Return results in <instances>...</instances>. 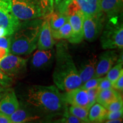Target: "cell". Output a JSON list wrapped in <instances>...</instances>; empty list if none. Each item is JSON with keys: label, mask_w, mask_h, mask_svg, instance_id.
Masks as SVG:
<instances>
[{"label": "cell", "mask_w": 123, "mask_h": 123, "mask_svg": "<svg viewBox=\"0 0 123 123\" xmlns=\"http://www.w3.org/2000/svg\"><path fill=\"white\" fill-rule=\"evenodd\" d=\"M20 25V21L12 11L11 0H0V28L6 29L12 35Z\"/></svg>", "instance_id": "cell-7"}, {"label": "cell", "mask_w": 123, "mask_h": 123, "mask_svg": "<svg viewBox=\"0 0 123 123\" xmlns=\"http://www.w3.org/2000/svg\"><path fill=\"white\" fill-rule=\"evenodd\" d=\"M54 44L55 41L52 34L50 20L48 16H46L40 28L37 47L40 50H47L52 49Z\"/></svg>", "instance_id": "cell-11"}, {"label": "cell", "mask_w": 123, "mask_h": 123, "mask_svg": "<svg viewBox=\"0 0 123 123\" xmlns=\"http://www.w3.org/2000/svg\"><path fill=\"white\" fill-rule=\"evenodd\" d=\"M47 16L50 20V26L52 30H57L68 21L69 17L68 15L59 13V12H53Z\"/></svg>", "instance_id": "cell-21"}, {"label": "cell", "mask_w": 123, "mask_h": 123, "mask_svg": "<svg viewBox=\"0 0 123 123\" xmlns=\"http://www.w3.org/2000/svg\"><path fill=\"white\" fill-rule=\"evenodd\" d=\"M72 29L69 21L65 23L62 26L56 30H52L53 37L55 39H67L71 37Z\"/></svg>", "instance_id": "cell-22"}, {"label": "cell", "mask_w": 123, "mask_h": 123, "mask_svg": "<svg viewBox=\"0 0 123 123\" xmlns=\"http://www.w3.org/2000/svg\"><path fill=\"white\" fill-rule=\"evenodd\" d=\"M0 123H12L9 116L0 112Z\"/></svg>", "instance_id": "cell-35"}, {"label": "cell", "mask_w": 123, "mask_h": 123, "mask_svg": "<svg viewBox=\"0 0 123 123\" xmlns=\"http://www.w3.org/2000/svg\"><path fill=\"white\" fill-rule=\"evenodd\" d=\"M19 107V101L14 91L9 88L0 99V112L9 116Z\"/></svg>", "instance_id": "cell-13"}, {"label": "cell", "mask_w": 123, "mask_h": 123, "mask_svg": "<svg viewBox=\"0 0 123 123\" xmlns=\"http://www.w3.org/2000/svg\"><path fill=\"white\" fill-rule=\"evenodd\" d=\"M12 83H13V79L11 77L4 73L0 68V84L3 87L8 88L12 86Z\"/></svg>", "instance_id": "cell-30"}, {"label": "cell", "mask_w": 123, "mask_h": 123, "mask_svg": "<svg viewBox=\"0 0 123 123\" xmlns=\"http://www.w3.org/2000/svg\"><path fill=\"white\" fill-rule=\"evenodd\" d=\"M122 121H123V117L119 118V119H117L105 120V121H104V122H105L106 123H120L122 122Z\"/></svg>", "instance_id": "cell-37"}, {"label": "cell", "mask_w": 123, "mask_h": 123, "mask_svg": "<svg viewBox=\"0 0 123 123\" xmlns=\"http://www.w3.org/2000/svg\"><path fill=\"white\" fill-rule=\"evenodd\" d=\"M84 15L80 11H78L69 16L68 21L72 29L71 37L68 38L69 42L78 44L84 39L83 21Z\"/></svg>", "instance_id": "cell-10"}, {"label": "cell", "mask_w": 123, "mask_h": 123, "mask_svg": "<svg viewBox=\"0 0 123 123\" xmlns=\"http://www.w3.org/2000/svg\"><path fill=\"white\" fill-rule=\"evenodd\" d=\"M0 87H3V86H2V85H1V84H0Z\"/></svg>", "instance_id": "cell-40"}, {"label": "cell", "mask_w": 123, "mask_h": 123, "mask_svg": "<svg viewBox=\"0 0 123 123\" xmlns=\"http://www.w3.org/2000/svg\"><path fill=\"white\" fill-rule=\"evenodd\" d=\"M123 0H100L101 11L109 18L117 16L123 7Z\"/></svg>", "instance_id": "cell-17"}, {"label": "cell", "mask_w": 123, "mask_h": 123, "mask_svg": "<svg viewBox=\"0 0 123 123\" xmlns=\"http://www.w3.org/2000/svg\"><path fill=\"white\" fill-rule=\"evenodd\" d=\"M14 14L19 21H29L43 17L39 0H11Z\"/></svg>", "instance_id": "cell-5"}, {"label": "cell", "mask_w": 123, "mask_h": 123, "mask_svg": "<svg viewBox=\"0 0 123 123\" xmlns=\"http://www.w3.org/2000/svg\"><path fill=\"white\" fill-rule=\"evenodd\" d=\"M61 1L62 0H55V4H56V5H57L59 4Z\"/></svg>", "instance_id": "cell-39"}, {"label": "cell", "mask_w": 123, "mask_h": 123, "mask_svg": "<svg viewBox=\"0 0 123 123\" xmlns=\"http://www.w3.org/2000/svg\"><path fill=\"white\" fill-rule=\"evenodd\" d=\"M107 111L103 106L95 103L90 107L88 111V119L90 123H101L104 121Z\"/></svg>", "instance_id": "cell-19"}, {"label": "cell", "mask_w": 123, "mask_h": 123, "mask_svg": "<svg viewBox=\"0 0 123 123\" xmlns=\"http://www.w3.org/2000/svg\"><path fill=\"white\" fill-rule=\"evenodd\" d=\"M98 61V58L93 55L91 58L85 62L81 66L80 70H78L82 84L86 81L93 78Z\"/></svg>", "instance_id": "cell-15"}, {"label": "cell", "mask_w": 123, "mask_h": 123, "mask_svg": "<svg viewBox=\"0 0 123 123\" xmlns=\"http://www.w3.org/2000/svg\"><path fill=\"white\" fill-rule=\"evenodd\" d=\"M10 35H12V34L6 29L4 28H0V37L10 36Z\"/></svg>", "instance_id": "cell-36"}, {"label": "cell", "mask_w": 123, "mask_h": 123, "mask_svg": "<svg viewBox=\"0 0 123 123\" xmlns=\"http://www.w3.org/2000/svg\"><path fill=\"white\" fill-rule=\"evenodd\" d=\"M123 74V62H122L117 63L115 66H113L110 71L108 72L107 75V78L111 82L113 83L119 78V77Z\"/></svg>", "instance_id": "cell-24"}, {"label": "cell", "mask_w": 123, "mask_h": 123, "mask_svg": "<svg viewBox=\"0 0 123 123\" xmlns=\"http://www.w3.org/2000/svg\"><path fill=\"white\" fill-rule=\"evenodd\" d=\"M98 88L99 89V90H103L113 88L112 83L105 76L103 77V78H101V79L100 81Z\"/></svg>", "instance_id": "cell-33"}, {"label": "cell", "mask_w": 123, "mask_h": 123, "mask_svg": "<svg viewBox=\"0 0 123 123\" xmlns=\"http://www.w3.org/2000/svg\"><path fill=\"white\" fill-rule=\"evenodd\" d=\"M55 61L53 79L58 89L67 92L82 85L79 72L64 41L56 45Z\"/></svg>", "instance_id": "cell-1"}, {"label": "cell", "mask_w": 123, "mask_h": 123, "mask_svg": "<svg viewBox=\"0 0 123 123\" xmlns=\"http://www.w3.org/2000/svg\"><path fill=\"white\" fill-rule=\"evenodd\" d=\"M101 78L102 77H100V78H92L91 79H89L88 80L86 81L85 83H84L80 87L86 90H89V89L98 88L100 81L101 79Z\"/></svg>", "instance_id": "cell-28"}, {"label": "cell", "mask_w": 123, "mask_h": 123, "mask_svg": "<svg viewBox=\"0 0 123 123\" xmlns=\"http://www.w3.org/2000/svg\"><path fill=\"white\" fill-rule=\"evenodd\" d=\"M104 15L101 13L94 16H86L83 21L84 39L88 42L96 41L104 27Z\"/></svg>", "instance_id": "cell-6"}, {"label": "cell", "mask_w": 123, "mask_h": 123, "mask_svg": "<svg viewBox=\"0 0 123 123\" xmlns=\"http://www.w3.org/2000/svg\"><path fill=\"white\" fill-rule=\"evenodd\" d=\"M122 98L120 92L114 88L99 90L96 97V103L104 107L112 101Z\"/></svg>", "instance_id": "cell-18"}, {"label": "cell", "mask_w": 123, "mask_h": 123, "mask_svg": "<svg viewBox=\"0 0 123 123\" xmlns=\"http://www.w3.org/2000/svg\"><path fill=\"white\" fill-rule=\"evenodd\" d=\"M63 97L66 104L71 105L80 107L90 109L88 107V98L87 90L78 87L66 92L63 94Z\"/></svg>", "instance_id": "cell-12"}, {"label": "cell", "mask_w": 123, "mask_h": 123, "mask_svg": "<svg viewBox=\"0 0 123 123\" xmlns=\"http://www.w3.org/2000/svg\"><path fill=\"white\" fill-rule=\"evenodd\" d=\"M123 115V110H121L117 111L109 112L107 111L106 113L104 121L110 120H113L122 118Z\"/></svg>", "instance_id": "cell-32"}, {"label": "cell", "mask_w": 123, "mask_h": 123, "mask_svg": "<svg viewBox=\"0 0 123 123\" xmlns=\"http://www.w3.org/2000/svg\"><path fill=\"white\" fill-rule=\"evenodd\" d=\"M27 59L9 53L0 59V68L9 76H14L25 70Z\"/></svg>", "instance_id": "cell-8"}, {"label": "cell", "mask_w": 123, "mask_h": 123, "mask_svg": "<svg viewBox=\"0 0 123 123\" xmlns=\"http://www.w3.org/2000/svg\"><path fill=\"white\" fill-rule=\"evenodd\" d=\"M8 88H6V87H0V99L4 96L6 92L8 90Z\"/></svg>", "instance_id": "cell-38"}, {"label": "cell", "mask_w": 123, "mask_h": 123, "mask_svg": "<svg viewBox=\"0 0 123 123\" xmlns=\"http://www.w3.org/2000/svg\"><path fill=\"white\" fill-rule=\"evenodd\" d=\"M11 35L0 37V59L10 53V45Z\"/></svg>", "instance_id": "cell-25"}, {"label": "cell", "mask_w": 123, "mask_h": 123, "mask_svg": "<svg viewBox=\"0 0 123 123\" xmlns=\"http://www.w3.org/2000/svg\"><path fill=\"white\" fill-rule=\"evenodd\" d=\"M59 122L65 123H83L81 120L71 114L68 111L64 112L63 118Z\"/></svg>", "instance_id": "cell-29"}, {"label": "cell", "mask_w": 123, "mask_h": 123, "mask_svg": "<svg viewBox=\"0 0 123 123\" xmlns=\"http://www.w3.org/2000/svg\"><path fill=\"white\" fill-rule=\"evenodd\" d=\"M53 56V51L38 50L32 58L31 65L35 68H41L48 66L51 62Z\"/></svg>", "instance_id": "cell-16"}, {"label": "cell", "mask_w": 123, "mask_h": 123, "mask_svg": "<svg viewBox=\"0 0 123 123\" xmlns=\"http://www.w3.org/2000/svg\"><path fill=\"white\" fill-rule=\"evenodd\" d=\"M20 25L19 28L11 35L10 53L16 55H28L37 47L42 21L34 19Z\"/></svg>", "instance_id": "cell-3"}, {"label": "cell", "mask_w": 123, "mask_h": 123, "mask_svg": "<svg viewBox=\"0 0 123 123\" xmlns=\"http://www.w3.org/2000/svg\"><path fill=\"white\" fill-rule=\"evenodd\" d=\"M104 108L107 110V111L109 112L117 111L123 110V99L120 98V99H117L116 100L112 101L105 106Z\"/></svg>", "instance_id": "cell-27"}, {"label": "cell", "mask_w": 123, "mask_h": 123, "mask_svg": "<svg viewBox=\"0 0 123 123\" xmlns=\"http://www.w3.org/2000/svg\"><path fill=\"white\" fill-rule=\"evenodd\" d=\"M119 55L115 50H108L99 56L93 78H100L106 75L117 62Z\"/></svg>", "instance_id": "cell-9"}, {"label": "cell", "mask_w": 123, "mask_h": 123, "mask_svg": "<svg viewBox=\"0 0 123 123\" xmlns=\"http://www.w3.org/2000/svg\"><path fill=\"white\" fill-rule=\"evenodd\" d=\"M79 10L86 16H94L102 13L100 0H73Z\"/></svg>", "instance_id": "cell-14"}, {"label": "cell", "mask_w": 123, "mask_h": 123, "mask_svg": "<svg viewBox=\"0 0 123 123\" xmlns=\"http://www.w3.org/2000/svg\"><path fill=\"white\" fill-rule=\"evenodd\" d=\"M101 34L100 43L103 49H123V26L122 22L118 21L117 16L110 18Z\"/></svg>", "instance_id": "cell-4"}, {"label": "cell", "mask_w": 123, "mask_h": 123, "mask_svg": "<svg viewBox=\"0 0 123 123\" xmlns=\"http://www.w3.org/2000/svg\"><path fill=\"white\" fill-rule=\"evenodd\" d=\"M98 91H99V89L98 88L89 89L87 90L89 101V108H90L91 107H92L95 103H96V97Z\"/></svg>", "instance_id": "cell-31"}, {"label": "cell", "mask_w": 123, "mask_h": 123, "mask_svg": "<svg viewBox=\"0 0 123 123\" xmlns=\"http://www.w3.org/2000/svg\"><path fill=\"white\" fill-rule=\"evenodd\" d=\"M42 10L43 17L50 15L54 11V0H39Z\"/></svg>", "instance_id": "cell-26"}, {"label": "cell", "mask_w": 123, "mask_h": 123, "mask_svg": "<svg viewBox=\"0 0 123 123\" xmlns=\"http://www.w3.org/2000/svg\"><path fill=\"white\" fill-rule=\"evenodd\" d=\"M26 101L29 104L47 113H55L66 107L63 95L55 86L34 85L27 92Z\"/></svg>", "instance_id": "cell-2"}, {"label": "cell", "mask_w": 123, "mask_h": 123, "mask_svg": "<svg viewBox=\"0 0 123 123\" xmlns=\"http://www.w3.org/2000/svg\"><path fill=\"white\" fill-rule=\"evenodd\" d=\"M113 88L119 91H122L123 90V74L113 83Z\"/></svg>", "instance_id": "cell-34"}, {"label": "cell", "mask_w": 123, "mask_h": 123, "mask_svg": "<svg viewBox=\"0 0 123 123\" xmlns=\"http://www.w3.org/2000/svg\"><path fill=\"white\" fill-rule=\"evenodd\" d=\"M9 118L12 123H23L38 119V117L32 116L29 113V112H27L24 109L19 108V107L9 116Z\"/></svg>", "instance_id": "cell-20"}, {"label": "cell", "mask_w": 123, "mask_h": 123, "mask_svg": "<svg viewBox=\"0 0 123 123\" xmlns=\"http://www.w3.org/2000/svg\"><path fill=\"white\" fill-rule=\"evenodd\" d=\"M89 110L80 106L71 105L68 109V112L83 123H90L88 119Z\"/></svg>", "instance_id": "cell-23"}]
</instances>
